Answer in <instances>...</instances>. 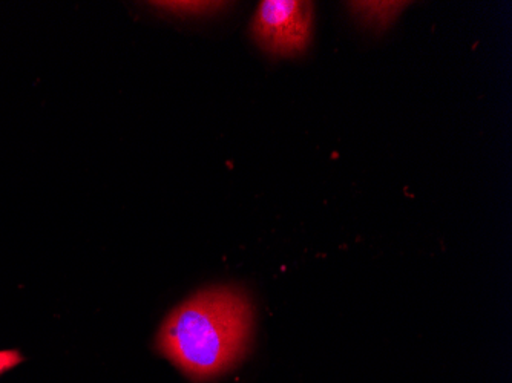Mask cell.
<instances>
[{"instance_id":"cell-5","label":"cell","mask_w":512,"mask_h":383,"mask_svg":"<svg viewBox=\"0 0 512 383\" xmlns=\"http://www.w3.org/2000/svg\"><path fill=\"white\" fill-rule=\"evenodd\" d=\"M25 357L19 350H0V376L22 364Z\"/></svg>"},{"instance_id":"cell-3","label":"cell","mask_w":512,"mask_h":383,"mask_svg":"<svg viewBox=\"0 0 512 383\" xmlns=\"http://www.w3.org/2000/svg\"><path fill=\"white\" fill-rule=\"evenodd\" d=\"M348 5L359 20L376 30L390 27L391 22L407 7L404 2H353Z\"/></svg>"},{"instance_id":"cell-1","label":"cell","mask_w":512,"mask_h":383,"mask_svg":"<svg viewBox=\"0 0 512 383\" xmlns=\"http://www.w3.org/2000/svg\"><path fill=\"white\" fill-rule=\"evenodd\" d=\"M253 330V307L232 287L203 290L178 305L163 322L157 348L195 382L232 370L246 356Z\"/></svg>"},{"instance_id":"cell-2","label":"cell","mask_w":512,"mask_h":383,"mask_svg":"<svg viewBox=\"0 0 512 383\" xmlns=\"http://www.w3.org/2000/svg\"><path fill=\"white\" fill-rule=\"evenodd\" d=\"M312 23L310 2L264 0L253 19V39L272 56H299L309 46Z\"/></svg>"},{"instance_id":"cell-4","label":"cell","mask_w":512,"mask_h":383,"mask_svg":"<svg viewBox=\"0 0 512 383\" xmlns=\"http://www.w3.org/2000/svg\"><path fill=\"white\" fill-rule=\"evenodd\" d=\"M161 8H168V10L178 11V13H189L192 14H203L209 13L211 10H217L220 8V5L223 4H214V2H161Z\"/></svg>"}]
</instances>
